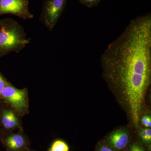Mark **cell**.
I'll return each instance as SVG.
<instances>
[{
  "label": "cell",
  "mask_w": 151,
  "mask_h": 151,
  "mask_svg": "<svg viewBox=\"0 0 151 151\" xmlns=\"http://www.w3.org/2000/svg\"><path fill=\"white\" fill-rule=\"evenodd\" d=\"M7 145L11 150H19L24 145L25 141L21 135L16 134L10 136L6 140Z\"/></svg>",
  "instance_id": "ba28073f"
},
{
  "label": "cell",
  "mask_w": 151,
  "mask_h": 151,
  "mask_svg": "<svg viewBox=\"0 0 151 151\" xmlns=\"http://www.w3.org/2000/svg\"><path fill=\"white\" fill-rule=\"evenodd\" d=\"M140 136L142 139L146 142H148V140L147 136V132H146V129L143 130L141 132Z\"/></svg>",
  "instance_id": "5bb4252c"
},
{
  "label": "cell",
  "mask_w": 151,
  "mask_h": 151,
  "mask_svg": "<svg viewBox=\"0 0 151 151\" xmlns=\"http://www.w3.org/2000/svg\"><path fill=\"white\" fill-rule=\"evenodd\" d=\"M49 151H52V150H50Z\"/></svg>",
  "instance_id": "e0dca14e"
},
{
  "label": "cell",
  "mask_w": 151,
  "mask_h": 151,
  "mask_svg": "<svg viewBox=\"0 0 151 151\" xmlns=\"http://www.w3.org/2000/svg\"><path fill=\"white\" fill-rule=\"evenodd\" d=\"M81 4L88 8L96 6L101 1V0H78Z\"/></svg>",
  "instance_id": "30bf717a"
},
{
  "label": "cell",
  "mask_w": 151,
  "mask_h": 151,
  "mask_svg": "<svg viewBox=\"0 0 151 151\" xmlns=\"http://www.w3.org/2000/svg\"><path fill=\"white\" fill-rule=\"evenodd\" d=\"M7 84V82L6 81L4 78L3 77L1 74L0 73V94L1 93L3 89L5 87Z\"/></svg>",
  "instance_id": "7c38bea8"
},
{
  "label": "cell",
  "mask_w": 151,
  "mask_h": 151,
  "mask_svg": "<svg viewBox=\"0 0 151 151\" xmlns=\"http://www.w3.org/2000/svg\"><path fill=\"white\" fill-rule=\"evenodd\" d=\"M99 151H113V150H111V149L109 148L103 146V147L100 148Z\"/></svg>",
  "instance_id": "2e32d148"
},
{
  "label": "cell",
  "mask_w": 151,
  "mask_h": 151,
  "mask_svg": "<svg viewBox=\"0 0 151 151\" xmlns=\"http://www.w3.org/2000/svg\"><path fill=\"white\" fill-rule=\"evenodd\" d=\"M2 123L6 129H9L16 127L18 125L17 117L11 111H6L3 113Z\"/></svg>",
  "instance_id": "52a82bcc"
},
{
  "label": "cell",
  "mask_w": 151,
  "mask_h": 151,
  "mask_svg": "<svg viewBox=\"0 0 151 151\" xmlns=\"http://www.w3.org/2000/svg\"><path fill=\"white\" fill-rule=\"evenodd\" d=\"M68 0H44L40 15L42 24L52 31L65 10Z\"/></svg>",
  "instance_id": "3957f363"
},
{
  "label": "cell",
  "mask_w": 151,
  "mask_h": 151,
  "mask_svg": "<svg viewBox=\"0 0 151 151\" xmlns=\"http://www.w3.org/2000/svg\"><path fill=\"white\" fill-rule=\"evenodd\" d=\"M147 132V136L148 140L149 142H150L151 141V129H146Z\"/></svg>",
  "instance_id": "9a60e30c"
},
{
  "label": "cell",
  "mask_w": 151,
  "mask_h": 151,
  "mask_svg": "<svg viewBox=\"0 0 151 151\" xmlns=\"http://www.w3.org/2000/svg\"><path fill=\"white\" fill-rule=\"evenodd\" d=\"M128 133L124 130H117L110 135L108 138L109 142L116 150H121L127 146L129 142Z\"/></svg>",
  "instance_id": "8992f818"
},
{
  "label": "cell",
  "mask_w": 151,
  "mask_h": 151,
  "mask_svg": "<svg viewBox=\"0 0 151 151\" xmlns=\"http://www.w3.org/2000/svg\"><path fill=\"white\" fill-rule=\"evenodd\" d=\"M142 122L143 125L147 127L150 128L151 127V119L150 116H146L142 117Z\"/></svg>",
  "instance_id": "8fae6325"
},
{
  "label": "cell",
  "mask_w": 151,
  "mask_h": 151,
  "mask_svg": "<svg viewBox=\"0 0 151 151\" xmlns=\"http://www.w3.org/2000/svg\"><path fill=\"white\" fill-rule=\"evenodd\" d=\"M129 151H145L144 149L137 144H134L131 146Z\"/></svg>",
  "instance_id": "4fadbf2b"
},
{
  "label": "cell",
  "mask_w": 151,
  "mask_h": 151,
  "mask_svg": "<svg viewBox=\"0 0 151 151\" xmlns=\"http://www.w3.org/2000/svg\"><path fill=\"white\" fill-rule=\"evenodd\" d=\"M29 4V0H0V16L10 14L24 19H32Z\"/></svg>",
  "instance_id": "277c9868"
},
{
  "label": "cell",
  "mask_w": 151,
  "mask_h": 151,
  "mask_svg": "<svg viewBox=\"0 0 151 151\" xmlns=\"http://www.w3.org/2000/svg\"><path fill=\"white\" fill-rule=\"evenodd\" d=\"M1 95L18 111L26 108V93L24 89H17L7 83Z\"/></svg>",
  "instance_id": "5b68a950"
},
{
  "label": "cell",
  "mask_w": 151,
  "mask_h": 151,
  "mask_svg": "<svg viewBox=\"0 0 151 151\" xmlns=\"http://www.w3.org/2000/svg\"><path fill=\"white\" fill-rule=\"evenodd\" d=\"M52 151H68L69 147L63 141L58 140L53 143L51 147Z\"/></svg>",
  "instance_id": "9c48e42d"
},
{
  "label": "cell",
  "mask_w": 151,
  "mask_h": 151,
  "mask_svg": "<svg viewBox=\"0 0 151 151\" xmlns=\"http://www.w3.org/2000/svg\"><path fill=\"white\" fill-rule=\"evenodd\" d=\"M30 43L23 27L16 21L0 19V58L12 52L18 53Z\"/></svg>",
  "instance_id": "7a4b0ae2"
},
{
  "label": "cell",
  "mask_w": 151,
  "mask_h": 151,
  "mask_svg": "<svg viewBox=\"0 0 151 151\" xmlns=\"http://www.w3.org/2000/svg\"><path fill=\"white\" fill-rule=\"evenodd\" d=\"M103 76L121 94L138 127L144 99L151 82V14L132 20L108 45L101 58Z\"/></svg>",
  "instance_id": "6da1fadb"
}]
</instances>
